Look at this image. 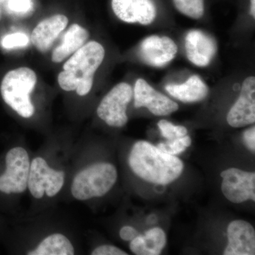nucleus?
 <instances>
[{
	"instance_id": "nucleus-1",
	"label": "nucleus",
	"mask_w": 255,
	"mask_h": 255,
	"mask_svg": "<svg viewBox=\"0 0 255 255\" xmlns=\"http://www.w3.org/2000/svg\"><path fill=\"white\" fill-rule=\"evenodd\" d=\"M128 163L137 177L161 185L177 180L184 170V164L180 159L143 140L137 142L132 147Z\"/></svg>"
},
{
	"instance_id": "nucleus-2",
	"label": "nucleus",
	"mask_w": 255,
	"mask_h": 255,
	"mask_svg": "<svg viewBox=\"0 0 255 255\" xmlns=\"http://www.w3.org/2000/svg\"><path fill=\"white\" fill-rule=\"evenodd\" d=\"M105 50L97 41L84 45L70 57L58 75L60 87L67 92L75 91L85 96L93 86L94 77L105 58Z\"/></svg>"
},
{
	"instance_id": "nucleus-3",
	"label": "nucleus",
	"mask_w": 255,
	"mask_h": 255,
	"mask_svg": "<svg viewBox=\"0 0 255 255\" xmlns=\"http://www.w3.org/2000/svg\"><path fill=\"white\" fill-rule=\"evenodd\" d=\"M36 82V74L26 67L10 70L1 81L0 91L5 103L23 118H30L34 114L30 95Z\"/></svg>"
},
{
	"instance_id": "nucleus-4",
	"label": "nucleus",
	"mask_w": 255,
	"mask_h": 255,
	"mask_svg": "<svg viewBox=\"0 0 255 255\" xmlns=\"http://www.w3.org/2000/svg\"><path fill=\"white\" fill-rule=\"evenodd\" d=\"M118 178L112 164L100 162L89 166L74 178L71 192L80 201L102 197L112 189Z\"/></svg>"
},
{
	"instance_id": "nucleus-5",
	"label": "nucleus",
	"mask_w": 255,
	"mask_h": 255,
	"mask_svg": "<svg viewBox=\"0 0 255 255\" xmlns=\"http://www.w3.org/2000/svg\"><path fill=\"white\" fill-rule=\"evenodd\" d=\"M29 157L21 147H14L6 155V171L0 176V191L20 194L26 190L29 175Z\"/></svg>"
},
{
	"instance_id": "nucleus-6",
	"label": "nucleus",
	"mask_w": 255,
	"mask_h": 255,
	"mask_svg": "<svg viewBox=\"0 0 255 255\" xmlns=\"http://www.w3.org/2000/svg\"><path fill=\"white\" fill-rule=\"evenodd\" d=\"M132 97V87L129 84H118L100 102L97 107V115L110 127H124L128 121L127 107Z\"/></svg>"
},
{
	"instance_id": "nucleus-7",
	"label": "nucleus",
	"mask_w": 255,
	"mask_h": 255,
	"mask_svg": "<svg viewBox=\"0 0 255 255\" xmlns=\"http://www.w3.org/2000/svg\"><path fill=\"white\" fill-rule=\"evenodd\" d=\"M65 182L63 171L52 169L42 157H36L30 165L28 187L31 195L36 199H41L45 193L49 197L58 194Z\"/></svg>"
},
{
	"instance_id": "nucleus-8",
	"label": "nucleus",
	"mask_w": 255,
	"mask_h": 255,
	"mask_svg": "<svg viewBox=\"0 0 255 255\" xmlns=\"http://www.w3.org/2000/svg\"><path fill=\"white\" fill-rule=\"evenodd\" d=\"M221 190L231 202L241 204L248 200L255 201V174L233 167L223 171Z\"/></svg>"
},
{
	"instance_id": "nucleus-9",
	"label": "nucleus",
	"mask_w": 255,
	"mask_h": 255,
	"mask_svg": "<svg viewBox=\"0 0 255 255\" xmlns=\"http://www.w3.org/2000/svg\"><path fill=\"white\" fill-rule=\"evenodd\" d=\"M134 105L135 108L145 107L157 117L170 115L179 109L175 102L157 92L143 79H138L135 82Z\"/></svg>"
},
{
	"instance_id": "nucleus-10",
	"label": "nucleus",
	"mask_w": 255,
	"mask_h": 255,
	"mask_svg": "<svg viewBox=\"0 0 255 255\" xmlns=\"http://www.w3.org/2000/svg\"><path fill=\"white\" fill-rule=\"evenodd\" d=\"M227 122L233 128L245 127L255 122V78H246L237 102L231 107Z\"/></svg>"
},
{
	"instance_id": "nucleus-11",
	"label": "nucleus",
	"mask_w": 255,
	"mask_h": 255,
	"mask_svg": "<svg viewBox=\"0 0 255 255\" xmlns=\"http://www.w3.org/2000/svg\"><path fill=\"white\" fill-rule=\"evenodd\" d=\"M112 6L116 16L124 22L147 26L157 16L153 0H112Z\"/></svg>"
},
{
	"instance_id": "nucleus-12",
	"label": "nucleus",
	"mask_w": 255,
	"mask_h": 255,
	"mask_svg": "<svg viewBox=\"0 0 255 255\" xmlns=\"http://www.w3.org/2000/svg\"><path fill=\"white\" fill-rule=\"evenodd\" d=\"M177 46L167 36H151L142 41L140 55L144 63L153 67H162L174 59Z\"/></svg>"
},
{
	"instance_id": "nucleus-13",
	"label": "nucleus",
	"mask_w": 255,
	"mask_h": 255,
	"mask_svg": "<svg viewBox=\"0 0 255 255\" xmlns=\"http://www.w3.org/2000/svg\"><path fill=\"white\" fill-rule=\"evenodd\" d=\"M225 255H255V231L251 223L236 220L228 225Z\"/></svg>"
},
{
	"instance_id": "nucleus-14",
	"label": "nucleus",
	"mask_w": 255,
	"mask_h": 255,
	"mask_svg": "<svg viewBox=\"0 0 255 255\" xmlns=\"http://www.w3.org/2000/svg\"><path fill=\"white\" fill-rule=\"evenodd\" d=\"M185 50L189 61L199 67H206L217 51L214 38L199 30H192L185 38Z\"/></svg>"
},
{
	"instance_id": "nucleus-15",
	"label": "nucleus",
	"mask_w": 255,
	"mask_h": 255,
	"mask_svg": "<svg viewBox=\"0 0 255 255\" xmlns=\"http://www.w3.org/2000/svg\"><path fill=\"white\" fill-rule=\"evenodd\" d=\"M68 24V18L65 15L56 14L45 18L32 31V44L38 51L46 53Z\"/></svg>"
},
{
	"instance_id": "nucleus-16",
	"label": "nucleus",
	"mask_w": 255,
	"mask_h": 255,
	"mask_svg": "<svg viewBox=\"0 0 255 255\" xmlns=\"http://www.w3.org/2000/svg\"><path fill=\"white\" fill-rule=\"evenodd\" d=\"M89 32L78 23H73L64 35L59 46L53 50L51 60L53 63H60L85 44L88 40Z\"/></svg>"
},
{
	"instance_id": "nucleus-17",
	"label": "nucleus",
	"mask_w": 255,
	"mask_h": 255,
	"mask_svg": "<svg viewBox=\"0 0 255 255\" xmlns=\"http://www.w3.org/2000/svg\"><path fill=\"white\" fill-rule=\"evenodd\" d=\"M165 89L174 98L186 103L200 102L209 93L207 85L198 75H192L180 85L169 84Z\"/></svg>"
},
{
	"instance_id": "nucleus-18",
	"label": "nucleus",
	"mask_w": 255,
	"mask_h": 255,
	"mask_svg": "<svg viewBox=\"0 0 255 255\" xmlns=\"http://www.w3.org/2000/svg\"><path fill=\"white\" fill-rule=\"evenodd\" d=\"M166 243L167 237L163 230L153 228L132 240L130 250L137 255H159L163 251Z\"/></svg>"
},
{
	"instance_id": "nucleus-19",
	"label": "nucleus",
	"mask_w": 255,
	"mask_h": 255,
	"mask_svg": "<svg viewBox=\"0 0 255 255\" xmlns=\"http://www.w3.org/2000/svg\"><path fill=\"white\" fill-rule=\"evenodd\" d=\"M75 250L71 242L60 233L50 235L28 255H73Z\"/></svg>"
},
{
	"instance_id": "nucleus-20",
	"label": "nucleus",
	"mask_w": 255,
	"mask_h": 255,
	"mask_svg": "<svg viewBox=\"0 0 255 255\" xmlns=\"http://www.w3.org/2000/svg\"><path fill=\"white\" fill-rule=\"evenodd\" d=\"M176 9L188 17L199 19L204 13V0H173Z\"/></svg>"
},
{
	"instance_id": "nucleus-21",
	"label": "nucleus",
	"mask_w": 255,
	"mask_h": 255,
	"mask_svg": "<svg viewBox=\"0 0 255 255\" xmlns=\"http://www.w3.org/2000/svg\"><path fill=\"white\" fill-rule=\"evenodd\" d=\"M191 144V137L187 135L174 140H168L165 142H161L157 145V147L169 155H177L185 151L186 148L189 147Z\"/></svg>"
},
{
	"instance_id": "nucleus-22",
	"label": "nucleus",
	"mask_w": 255,
	"mask_h": 255,
	"mask_svg": "<svg viewBox=\"0 0 255 255\" xmlns=\"http://www.w3.org/2000/svg\"><path fill=\"white\" fill-rule=\"evenodd\" d=\"M159 130L164 138L167 140H174L185 136L187 135L188 130L182 126H175L166 120L159 121L158 124Z\"/></svg>"
},
{
	"instance_id": "nucleus-23",
	"label": "nucleus",
	"mask_w": 255,
	"mask_h": 255,
	"mask_svg": "<svg viewBox=\"0 0 255 255\" xmlns=\"http://www.w3.org/2000/svg\"><path fill=\"white\" fill-rule=\"evenodd\" d=\"M29 39L26 34L22 33H14L7 35L1 41V46L4 48H14L27 46Z\"/></svg>"
},
{
	"instance_id": "nucleus-24",
	"label": "nucleus",
	"mask_w": 255,
	"mask_h": 255,
	"mask_svg": "<svg viewBox=\"0 0 255 255\" xmlns=\"http://www.w3.org/2000/svg\"><path fill=\"white\" fill-rule=\"evenodd\" d=\"M8 7L16 13L28 12L32 7L31 0H8Z\"/></svg>"
},
{
	"instance_id": "nucleus-25",
	"label": "nucleus",
	"mask_w": 255,
	"mask_h": 255,
	"mask_svg": "<svg viewBox=\"0 0 255 255\" xmlns=\"http://www.w3.org/2000/svg\"><path fill=\"white\" fill-rule=\"evenodd\" d=\"M92 255H127L128 253L117 247L105 245L98 247L94 250Z\"/></svg>"
},
{
	"instance_id": "nucleus-26",
	"label": "nucleus",
	"mask_w": 255,
	"mask_h": 255,
	"mask_svg": "<svg viewBox=\"0 0 255 255\" xmlns=\"http://www.w3.org/2000/svg\"><path fill=\"white\" fill-rule=\"evenodd\" d=\"M243 140H244L245 145L251 151L255 153V127H253L246 130L243 134Z\"/></svg>"
},
{
	"instance_id": "nucleus-27",
	"label": "nucleus",
	"mask_w": 255,
	"mask_h": 255,
	"mask_svg": "<svg viewBox=\"0 0 255 255\" xmlns=\"http://www.w3.org/2000/svg\"><path fill=\"white\" fill-rule=\"evenodd\" d=\"M119 234L121 238L125 241H131L138 236V233L136 230L131 226H124L121 229Z\"/></svg>"
},
{
	"instance_id": "nucleus-28",
	"label": "nucleus",
	"mask_w": 255,
	"mask_h": 255,
	"mask_svg": "<svg viewBox=\"0 0 255 255\" xmlns=\"http://www.w3.org/2000/svg\"><path fill=\"white\" fill-rule=\"evenodd\" d=\"M251 14L253 18H255V0H251Z\"/></svg>"
},
{
	"instance_id": "nucleus-29",
	"label": "nucleus",
	"mask_w": 255,
	"mask_h": 255,
	"mask_svg": "<svg viewBox=\"0 0 255 255\" xmlns=\"http://www.w3.org/2000/svg\"><path fill=\"white\" fill-rule=\"evenodd\" d=\"M1 14H2V13H1V5H0V20H1Z\"/></svg>"
},
{
	"instance_id": "nucleus-30",
	"label": "nucleus",
	"mask_w": 255,
	"mask_h": 255,
	"mask_svg": "<svg viewBox=\"0 0 255 255\" xmlns=\"http://www.w3.org/2000/svg\"><path fill=\"white\" fill-rule=\"evenodd\" d=\"M4 1L5 0H0V5H1V4H2V3L4 2Z\"/></svg>"
}]
</instances>
